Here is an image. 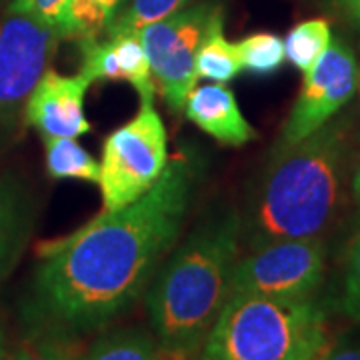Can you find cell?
Returning <instances> with one entry per match:
<instances>
[{
  "label": "cell",
  "mask_w": 360,
  "mask_h": 360,
  "mask_svg": "<svg viewBox=\"0 0 360 360\" xmlns=\"http://www.w3.org/2000/svg\"><path fill=\"white\" fill-rule=\"evenodd\" d=\"M200 170L196 156L179 153L132 205L101 212L75 232L40 243L30 286L37 326L82 338L124 316L179 245Z\"/></svg>",
  "instance_id": "obj_1"
},
{
  "label": "cell",
  "mask_w": 360,
  "mask_h": 360,
  "mask_svg": "<svg viewBox=\"0 0 360 360\" xmlns=\"http://www.w3.org/2000/svg\"><path fill=\"white\" fill-rule=\"evenodd\" d=\"M243 217L212 214L172 248L146 290L153 335L172 360H194L229 302L240 258Z\"/></svg>",
  "instance_id": "obj_2"
},
{
  "label": "cell",
  "mask_w": 360,
  "mask_h": 360,
  "mask_svg": "<svg viewBox=\"0 0 360 360\" xmlns=\"http://www.w3.org/2000/svg\"><path fill=\"white\" fill-rule=\"evenodd\" d=\"M347 158L345 120H330L290 146H274L250 212L243 219L250 248L321 236L340 206Z\"/></svg>",
  "instance_id": "obj_3"
},
{
  "label": "cell",
  "mask_w": 360,
  "mask_h": 360,
  "mask_svg": "<svg viewBox=\"0 0 360 360\" xmlns=\"http://www.w3.org/2000/svg\"><path fill=\"white\" fill-rule=\"evenodd\" d=\"M328 340L314 298L232 295L194 360H314Z\"/></svg>",
  "instance_id": "obj_4"
},
{
  "label": "cell",
  "mask_w": 360,
  "mask_h": 360,
  "mask_svg": "<svg viewBox=\"0 0 360 360\" xmlns=\"http://www.w3.org/2000/svg\"><path fill=\"white\" fill-rule=\"evenodd\" d=\"M167 165V127L155 103H141L139 112L103 142L98 179L103 212H115L139 200L158 182Z\"/></svg>",
  "instance_id": "obj_5"
},
{
  "label": "cell",
  "mask_w": 360,
  "mask_h": 360,
  "mask_svg": "<svg viewBox=\"0 0 360 360\" xmlns=\"http://www.w3.org/2000/svg\"><path fill=\"white\" fill-rule=\"evenodd\" d=\"M63 34L32 14L0 18V148L16 136L26 103L51 68Z\"/></svg>",
  "instance_id": "obj_6"
},
{
  "label": "cell",
  "mask_w": 360,
  "mask_h": 360,
  "mask_svg": "<svg viewBox=\"0 0 360 360\" xmlns=\"http://www.w3.org/2000/svg\"><path fill=\"white\" fill-rule=\"evenodd\" d=\"M326 274V245L321 236L288 238L255 246L238 258L232 295H255L286 300L314 298Z\"/></svg>",
  "instance_id": "obj_7"
},
{
  "label": "cell",
  "mask_w": 360,
  "mask_h": 360,
  "mask_svg": "<svg viewBox=\"0 0 360 360\" xmlns=\"http://www.w3.org/2000/svg\"><path fill=\"white\" fill-rule=\"evenodd\" d=\"M219 8L212 2H198L141 30L156 89L174 112L184 110L196 86V52Z\"/></svg>",
  "instance_id": "obj_8"
},
{
  "label": "cell",
  "mask_w": 360,
  "mask_h": 360,
  "mask_svg": "<svg viewBox=\"0 0 360 360\" xmlns=\"http://www.w3.org/2000/svg\"><path fill=\"white\" fill-rule=\"evenodd\" d=\"M359 75L354 51L345 40L333 39L319 63L304 72L276 146H290L335 120L359 89Z\"/></svg>",
  "instance_id": "obj_9"
},
{
  "label": "cell",
  "mask_w": 360,
  "mask_h": 360,
  "mask_svg": "<svg viewBox=\"0 0 360 360\" xmlns=\"http://www.w3.org/2000/svg\"><path fill=\"white\" fill-rule=\"evenodd\" d=\"M92 86L84 75H58L46 70L26 103L25 120L42 136L78 139L92 132L84 112V96Z\"/></svg>",
  "instance_id": "obj_10"
},
{
  "label": "cell",
  "mask_w": 360,
  "mask_h": 360,
  "mask_svg": "<svg viewBox=\"0 0 360 360\" xmlns=\"http://www.w3.org/2000/svg\"><path fill=\"white\" fill-rule=\"evenodd\" d=\"M184 115L210 139L229 146H243L258 136L257 129L243 115L234 92L219 82L194 86L184 103Z\"/></svg>",
  "instance_id": "obj_11"
},
{
  "label": "cell",
  "mask_w": 360,
  "mask_h": 360,
  "mask_svg": "<svg viewBox=\"0 0 360 360\" xmlns=\"http://www.w3.org/2000/svg\"><path fill=\"white\" fill-rule=\"evenodd\" d=\"M34 226V208L25 184L13 174L0 176V283L25 252Z\"/></svg>",
  "instance_id": "obj_12"
},
{
  "label": "cell",
  "mask_w": 360,
  "mask_h": 360,
  "mask_svg": "<svg viewBox=\"0 0 360 360\" xmlns=\"http://www.w3.org/2000/svg\"><path fill=\"white\" fill-rule=\"evenodd\" d=\"M78 360H172L153 333L141 328H106Z\"/></svg>",
  "instance_id": "obj_13"
},
{
  "label": "cell",
  "mask_w": 360,
  "mask_h": 360,
  "mask_svg": "<svg viewBox=\"0 0 360 360\" xmlns=\"http://www.w3.org/2000/svg\"><path fill=\"white\" fill-rule=\"evenodd\" d=\"M243 72L238 46L232 44L224 34V13L219 8L206 28L205 39L196 52V77L229 84Z\"/></svg>",
  "instance_id": "obj_14"
},
{
  "label": "cell",
  "mask_w": 360,
  "mask_h": 360,
  "mask_svg": "<svg viewBox=\"0 0 360 360\" xmlns=\"http://www.w3.org/2000/svg\"><path fill=\"white\" fill-rule=\"evenodd\" d=\"M44 156H46V172L54 180H82L98 184L101 179V162L77 142V139L66 136H42Z\"/></svg>",
  "instance_id": "obj_15"
},
{
  "label": "cell",
  "mask_w": 360,
  "mask_h": 360,
  "mask_svg": "<svg viewBox=\"0 0 360 360\" xmlns=\"http://www.w3.org/2000/svg\"><path fill=\"white\" fill-rule=\"evenodd\" d=\"M333 42V28L326 18H309L290 28L284 39L286 60L298 72H309Z\"/></svg>",
  "instance_id": "obj_16"
},
{
  "label": "cell",
  "mask_w": 360,
  "mask_h": 360,
  "mask_svg": "<svg viewBox=\"0 0 360 360\" xmlns=\"http://www.w3.org/2000/svg\"><path fill=\"white\" fill-rule=\"evenodd\" d=\"M82 352L80 338L46 326H34L13 350L6 360H78Z\"/></svg>",
  "instance_id": "obj_17"
},
{
  "label": "cell",
  "mask_w": 360,
  "mask_h": 360,
  "mask_svg": "<svg viewBox=\"0 0 360 360\" xmlns=\"http://www.w3.org/2000/svg\"><path fill=\"white\" fill-rule=\"evenodd\" d=\"M193 0H130L127 8L118 11L112 22L106 26V37L120 34H141L142 28L155 25L162 18L186 8Z\"/></svg>",
  "instance_id": "obj_18"
},
{
  "label": "cell",
  "mask_w": 360,
  "mask_h": 360,
  "mask_svg": "<svg viewBox=\"0 0 360 360\" xmlns=\"http://www.w3.org/2000/svg\"><path fill=\"white\" fill-rule=\"evenodd\" d=\"M236 46L243 70L252 77H272L286 63L284 40L274 32H252Z\"/></svg>",
  "instance_id": "obj_19"
},
{
  "label": "cell",
  "mask_w": 360,
  "mask_h": 360,
  "mask_svg": "<svg viewBox=\"0 0 360 360\" xmlns=\"http://www.w3.org/2000/svg\"><path fill=\"white\" fill-rule=\"evenodd\" d=\"M116 42V52L120 60L122 80L130 82V86L139 92L141 103H155L156 84L148 56L142 46L141 34H120V37H106Z\"/></svg>",
  "instance_id": "obj_20"
},
{
  "label": "cell",
  "mask_w": 360,
  "mask_h": 360,
  "mask_svg": "<svg viewBox=\"0 0 360 360\" xmlns=\"http://www.w3.org/2000/svg\"><path fill=\"white\" fill-rule=\"evenodd\" d=\"M122 0H75L72 2V39H96L120 8Z\"/></svg>",
  "instance_id": "obj_21"
},
{
  "label": "cell",
  "mask_w": 360,
  "mask_h": 360,
  "mask_svg": "<svg viewBox=\"0 0 360 360\" xmlns=\"http://www.w3.org/2000/svg\"><path fill=\"white\" fill-rule=\"evenodd\" d=\"M340 310L347 319L360 324V217L348 240L342 262Z\"/></svg>",
  "instance_id": "obj_22"
},
{
  "label": "cell",
  "mask_w": 360,
  "mask_h": 360,
  "mask_svg": "<svg viewBox=\"0 0 360 360\" xmlns=\"http://www.w3.org/2000/svg\"><path fill=\"white\" fill-rule=\"evenodd\" d=\"M72 2L75 0H14L8 11L32 14L58 30L63 39H72Z\"/></svg>",
  "instance_id": "obj_23"
},
{
  "label": "cell",
  "mask_w": 360,
  "mask_h": 360,
  "mask_svg": "<svg viewBox=\"0 0 360 360\" xmlns=\"http://www.w3.org/2000/svg\"><path fill=\"white\" fill-rule=\"evenodd\" d=\"M314 360H360V333H347L328 340Z\"/></svg>",
  "instance_id": "obj_24"
},
{
  "label": "cell",
  "mask_w": 360,
  "mask_h": 360,
  "mask_svg": "<svg viewBox=\"0 0 360 360\" xmlns=\"http://www.w3.org/2000/svg\"><path fill=\"white\" fill-rule=\"evenodd\" d=\"M326 2L335 6L350 25L360 30V0H326Z\"/></svg>",
  "instance_id": "obj_25"
},
{
  "label": "cell",
  "mask_w": 360,
  "mask_h": 360,
  "mask_svg": "<svg viewBox=\"0 0 360 360\" xmlns=\"http://www.w3.org/2000/svg\"><path fill=\"white\" fill-rule=\"evenodd\" d=\"M8 350H11V347H8V336H6V328L0 324V360H6V356H8Z\"/></svg>",
  "instance_id": "obj_26"
},
{
  "label": "cell",
  "mask_w": 360,
  "mask_h": 360,
  "mask_svg": "<svg viewBox=\"0 0 360 360\" xmlns=\"http://www.w3.org/2000/svg\"><path fill=\"white\" fill-rule=\"evenodd\" d=\"M352 194H354V198L359 200L360 205V160H359V167L354 170V176H352Z\"/></svg>",
  "instance_id": "obj_27"
},
{
  "label": "cell",
  "mask_w": 360,
  "mask_h": 360,
  "mask_svg": "<svg viewBox=\"0 0 360 360\" xmlns=\"http://www.w3.org/2000/svg\"><path fill=\"white\" fill-rule=\"evenodd\" d=\"M359 89H360V75H359Z\"/></svg>",
  "instance_id": "obj_28"
}]
</instances>
